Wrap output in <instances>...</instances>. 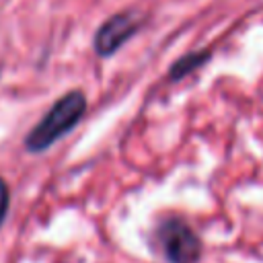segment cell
<instances>
[{
    "label": "cell",
    "mask_w": 263,
    "mask_h": 263,
    "mask_svg": "<svg viewBox=\"0 0 263 263\" xmlns=\"http://www.w3.org/2000/svg\"><path fill=\"white\" fill-rule=\"evenodd\" d=\"M84 113H86V97L82 90H70L62 95L27 134L23 142L27 152L37 154L47 150L53 142L64 138L70 129H74Z\"/></svg>",
    "instance_id": "cell-1"
},
{
    "label": "cell",
    "mask_w": 263,
    "mask_h": 263,
    "mask_svg": "<svg viewBox=\"0 0 263 263\" xmlns=\"http://www.w3.org/2000/svg\"><path fill=\"white\" fill-rule=\"evenodd\" d=\"M154 236L168 263H195L201 257V240L183 218L168 216L160 220Z\"/></svg>",
    "instance_id": "cell-2"
},
{
    "label": "cell",
    "mask_w": 263,
    "mask_h": 263,
    "mask_svg": "<svg viewBox=\"0 0 263 263\" xmlns=\"http://www.w3.org/2000/svg\"><path fill=\"white\" fill-rule=\"evenodd\" d=\"M146 12L138 10V8H129V10H121L115 12L113 16H109L95 33V51L101 58H109L113 55L119 47H123V43H127L146 23Z\"/></svg>",
    "instance_id": "cell-3"
},
{
    "label": "cell",
    "mask_w": 263,
    "mask_h": 263,
    "mask_svg": "<svg viewBox=\"0 0 263 263\" xmlns=\"http://www.w3.org/2000/svg\"><path fill=\"white\" fill-rule=\"evenodd\" d=\"M208 60H210V51H191V53L179 58V60L171 66L168 78H171V80H181V78H185L187 74H191L193 70H197L199 66H203Z\"/></svg>",
    "instance_id": "cell-4"
},
{
    "label": "cell",
    "mask_w": 263,
    "mask_h": 263,
    "mask_svg": "<svg viewBox=\"0 0 263 263\" xmlns=\"http://www.w3.org/2000/svg\"><path fill=\"white\" fill-rule=\"evenodd\" d=\"M8 203H10V193H8V185L6 181L0 177V226L6 218V212H8Z\"/></svg>",
    "instance_id": "cell-5"
},
{
    "label": "cell",
    "mask_w": 263,
    "mask_h": 263,
    "mask_svg": "<svg viewBox=\"0 0 263 263\" xmlns=\"http://www.w3.org/2000/svg\"><path fill=\"white\" fill-rule=\"evenodd\" d=\"M0 74H2V66H0Z\"/></svg>",
    "instance_id": "cell-6"
}]
</instances>
